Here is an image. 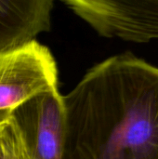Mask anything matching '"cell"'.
I'll list each match as a JSON object with an SVG mask.
<instances>
[{"label":"cell","instance_id":"obj_1","mask_svg":"<svg viewBox=\"0 0 158 159\" xmlns=\"http://www.w3.org/2000/svg\"><path fill=\"white\" fill-rule=\"evenodd\" d=\"M62 159H158V67L130 53L89 69L63 96Z\"/></svg>","mask_w":158,"mask_h":159},{"label":"cell","instance_id":"obj_2","mask_svg":"<svg viewBox=\"0 0 158 159\" xmlns=\"http://www.w3.org/2000/svg\"><path fill=\"white\" fill-rule=\"evenodd\" d=\"M57 77L53 56L36 40L0 56V127L24 102L57 88Z\"/></svg>","mask_w":158,"mask_h":159},{"label":"cell","instance_id":"obj_3","mask_svg":"<svg viewBox=\"0 0 158 159\" xmlns=\"http://www.w3.org/2000/svg\"><path fill=\"white\" fill-rule=\"evenodd\" d=\"M99 34L137 43L158 39V0H62Z\"/></svg>","mask_w":158,"mask_h":159},{"label":"cell","instance_id":"obj_4","mask_svg":"<svg viewBox=\"0 0 158 159\" xmlns=\"http://www.w3.org/2000/svg\"><path fill=\"white\" fill-rule=\"evenodd\" d=\"M30 159H62L66 117L58 88L40 92L17 107L10 117Z\"/></svg>","mask_w":158,"mask_h":159},{"label":"cell","instance_id":"obj_5","mask_svg":"<svg viewBox=\"0 0 158 159\" xmlns=\"http://www.w3.org/2000/svg\"><path fill=\"white\" fill-rule=\"evenodd\" d=\"M52 0L0 1V56L35 41L50 28Z\"/></svg>","mask_w":158,"mask_h":159},{"label":"cell","instance_id":"obj_6","mask_svg":"<svg viewBox=\"0 0 158 159\" xmlns=\"http://www.w3.org/2000/svg\"><path fill=\"white\" fill-rule=\"evenodd\" d=\"M0 159H30L16 127L10 121L0 127Z\"/></svg>","mask_w":158,"mask_h":159}]
</instances>
